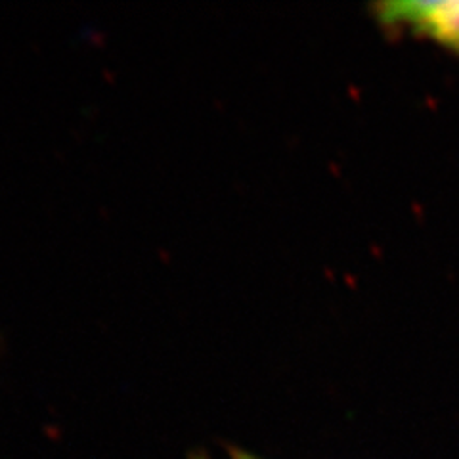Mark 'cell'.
<instances>
[{
	"label": "cell",
	"instance_id": "cell-1",
	"mask_svg": "<svg viewBox=\"0 0 459 459\" xmlns=\"http://www.w3.org/2000/svg\"><path fill=\"white\" fill-rule=\"evenodd\" d=\"M373 18L385 29L429 39L459 57V0L381 3L373 6Z\"/></svg>",
	"mask_w": 459,
	"mask_h": 459
},
{
	"label": "cell",
	"instance_id": "cell-2",
	"mask_svg": "<svg viewBox=\"0 0 459 459\" xmlns=\"http://www.w3.org/2000/svg\"><path fill=\"white\" fill-rule=\"evenodd\" d=\"M199 459H207V457H199ZM228 459H243V452L238 448H232L228 454Z\"/></svg>",
	"mask_w": 459,
	"mask_h": 459
},
{
	"label": "cell",
	"instance_id": "cell-3",
	"mask_svg": "<svg viewBox=\"0 0 459 459\" xmlns=\"http://www.w3.org/2000/svg\"><path fill=\"white\" fill-rule=\"evenodd\" d=\"M243 452V450H241ZM243 459H258V457H255V455H251L249 452H243Z\"/></svg>",
	"mask_w": 459,
	"mask_h": 459
}]
</instances>
